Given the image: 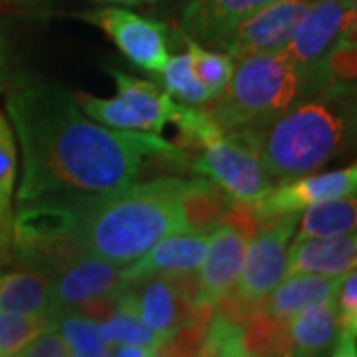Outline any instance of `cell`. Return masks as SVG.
Segmentation results:
<instances>
[{"instance_id": "obj_27", "label": "cell", "mask_w": 357, "mask_h": 357, "mask_svg": "<svg viewBox=\"0 0 357 357\" xmlns=\"http://www.w3.org/2000/svg\"><path fill=\"white\" fill-rule=\"evenodd\" d=\"M54 324V316H34L0 310V357H14Z\"/></svg>"}, {"instance_id": "obj_12", "label": "cell", "mask_w": 357, "mask_h": 357, "mask_svg": "<svg viewBox=\"0 0 357 357\" xmlns=\"http://www.w3.org/2000/svg\"><path fill=\"white\" fill-rule=\"evenodd\" d=\"M307 4L310 0H274L234 26L227 36L218 40L217 48L227 52L234 62L255 54L284 50Z\"/></svg>"}, {"instance_id": "obj_31", "label": "cell", "mask_w": 357, "mask_h": 357, "mask_svg": "<svg viewBox=\"0 0 357 357\" xmlns=\"http://www.w3.org/2000/svg\"><path fill=\"white\" fill-rule=\"evenodd\" d=\"M14 68H13V52H10V44L8 38L4 36V32L0 30V91L13 86Z\"/></svg>"}, {"instance_id": "obj_38", "label": "cell", "mask_w": 357, "mask_h": 357, "mask_svg": "<svg viewBox=\"0 0 357 357\" xmlns=\"http://www.w3.org/2000/svg\"><path fill=\"white\" fill-rule=\"evenodd\" d=\"M159 2H161V0H159ZM165 2H175V4H177V2H181V4H185L187 0H165Z\"/></svg>"}, {"instance_id": "obj_4", "label": "cell", "mask_w": 357, "mask_h": 357, "mask_svg": "<svg viewBox=\"0 0 357 357\" xmlns=\"http://www.w3.org/2000/svg\"><path fill=\"white\" fill-rule=\"evenodd\" d=\"M316 89V79L282 50L255 54L234 62L229 86L204 109L225 133L243 131L280 115Z\"/></svg>"}, {"instance_id": "obj_24", "label": "cell", "mask_w": 357, "mask_h": 357, "mask_svg": "<svg viewBox=\"0 0 357 357\" xmlns=\"http://www.w3.org/2000/svg\"><path fill=\"white\" fill-rule=\"evenodd\" d=\"M18 173V149L8 117L0 112V244L10 241L13 199Z\"/></svg>"}, {"instance_id": "obj_18", "label": "cell", "mask_w": 357, "mask_h": 357, "mask_svg": "<svg viewBox=\"0 0 357 357\" xmlns=\"http://www.w3.org/2000/svg\"><path fill=\"white\" fill-rule=\"evenodd\" d=\"M0 310L54 316V276L46 270L26 266L0 274Z\"/></svg>"}, {"instance_id": "obj_20", "label": "cell", "mask_w": 357, "mask_h": 357, "mask_svg": "<svg viewBox=\"0 0 357 357\" xmlns=\"http://www.w3.org/2000/svg\"><path fill=\"white\" fill-rule=\"evenodd\" d=\"M294 357H321L337 337V314L333 302L307 306L286 319Z\"/></svg>"}, {"instance_id": "obj_19", "label": "cell", "mask_w": 357, "mask_h": 357, "mask_svg": "<svg viewBox=\"0 0 357 357\" xmlns=\"http://www.w3.org/2000/svg\"><path fill=\"white\" fill-rule=\"evenodd\" d=\"M342 278H326L316 274H292L268 294L260 306L270 316L278 319H288L296 312L321 302H333L337 286Z\"/></svg>"}, {"instance_id": "obj_32", "label": "cell", "mask_w": 357, "mask_h": 357, "mask_svg": "<svg viewBox=\"0 0 357 357\" xmlns=\"http://www.w3.org/2000/svg\"><path fill=\"white\" fill-rule=\"evenodd\" d=\"M332 357H357L356 337L340 335V342H337V345H335Z\"/></svg>"}, {"instance_id": "obj_5", "label": "cell", "mask_w": 357, "mask_h": 357, "mask_svg": "<svg viewBox=\"0 0 357 357\" xmlns=\"http://www.w3.org/2000/svg\"><path fill=\"white\" fill-rule=\"evenodd\" d=\"M107 74L114 77L117 86L114 98H98L86 91L74 93L79 109L89 119L117 131H139L153 135H161L171 123L177 126L185 105L175 102L165 89L126 72L107 70Z\"/></svg>"}, {"instance_id": "obj_36", "label": "cell", "mask_w": 357, "mask_h": 357, "mask_svg": "<svg viewBox=\"0 0 357 357\" xmlns=\"http://www.w3.org/2000/svg\"><path fill=\"white\" fill-rule=\"evenodd\" d=\"M225 357H256L252 354H248L246 349H244V345H238V347H234V349H230L229 354Z\"/></svg>"}, {"instance_id": "obj_7", "label": "cell", "mask_w": 357, "mask_h": 357, "mask_svg": "<svg viewBox=\"0 0 357 357\" xmlns=\"http://www.w3.org/2000/svg\"><path fill=\"white\" fill-rule=\"evenodd\" d=\"M256 222L248 206L234 204L227 217L208 232V243L204 250L203 262L199 266V296L197 302L213 304L229 296L241 274L244 252Z\"/></svg>"}, {"instance_id": "obj_1", "label": "cell", "mask_w": 357, "mask_h": 357, "mask_svg": "<svg viewBox=\"0 0 357 357\" xmlns=\"http://www.w3.org/2000/svg\"><path fill=\"white\" fill-rule=\"evenodd\" d=\"M6 117L22 153L18 204L91 203L137 181L147 159L178 157L177 145L161 135L89 119L74 93L54 84H14Z\"/></svg>"}, {"instance_id": "obj_33", "label": "cell", "mask_w": 357, "mask_h": 357, "mask_svg": "<svg viewBox=\"0 0 357 357\" xmlns=\"http://www.w3.org/2000/svg\"><path fill=\"white\" fill-rule=\"evenodd\" d=\"M109 357H149V349L137 345H115L109 351Z\"/></svg>"}, {"instance_id": "obj_21", "label": "cell", "mask_w": 357, "mask_h": 357, "mask_svg": "<svg viewBox=\"0 0 357 357\" xmlns=\"http://www.w3.org/2000/svg\"><path fill=\"white\" fill-rule=\"evenodd\" d=\"M181 204L189 232H211L234 206L220 187L201 175L183 181Z\"/></svg>"}, {"instance_id": "obj_9", "label": "cell", "mask_w": 357, "mask_h": 357, "mask_svg": "<svg viewBox=\"0 0 357 357\" xmlns=\"http://www.w3.org/2000/svg\"><path fill=\"white\" fill-rule=\"evenodd\" d=\"M347 38H356V0H310L292 40L282 52L318 86L321 62Z\"/></svg>"}, {"instance_id": "obj_8", "label": "cell", "mask_w": 357, "mask_h": 357, "mask_svg": "<svg viewBox=\"0 0 357 357\" xmlns=\"http://www.w3.org/2000/svg\"><path fill=\"white\" fill-rule=\"evenodd\" d=\"M298 215H292L256 222L258 227L248 238L243 268L232 290L250 306H260L268 294L286 278L288 248L298 227Z\"/></svg>"}, {"instance_id": "obj_3", "label": "cell", "mask_w": 357, "mask_h": 357, "mask_svg": "<svg viewBox=\"0 0 357 357\" xmlns=\"http://www.w3.org/2000/svg\"><path fill=\"white\" fill-rule=\"evenodd\" d=\"M349 91L319 88L280 115L238 131L256 147L272 181L304 177L347 149L354 133Z\"/></svg>"}, {"instance_id": "obj_16", "label": "cell", "mask_w": 357, "mask_h": 357, "mask_svg": "<svg viewBox=\"0 0 357 357\" xmlns=\"http://www.w3.org/2000/svg\"><path fill=\"white\" fill-rule=\"evenodd\" d=\"M274 0H187L181 13L185 36L217 46L244 18Z\"/></svg>"}, {"instance_id": "obj_13", "label": "cell", "mask_w": 357, "mask_h": 357, "mask_svg": "<svg viewBox=\"0 0 357 357\" xmlns=\"http://www.w3.org/2000/svg\"><path fill=\"white\" fill-rule=\"evenodd\" d=\"M135 284H139L137 290H126L147 328L169 337L187 324L199 296V280L195 272L177 276H151Z\"/></svg>"}, {"instance_id": "obj_34", "label": "cell", "mask_w": 357, "mask_h": 357, "mask_svg": "<svg viewBox=\"0 0 357 357\" xmlns=\"http://www.w3.org/2000/svg\"><path fill=\"white\" fill-rule=\"evenodd\" d=\"M100 4H107V6H143V4H157L159 0H96Z\"/></svg>"}, {"instance_id": "obj_30", "label": "cell", "mask_w": 357, "mask_h": 357, "mask_svg": "<svg viewBox=\"0 0 357 357\" xmlns=\"http://www.w3.org/2000/svg\"><path fill=\"white\" fill-rule=\"evenodd\" d=\"M14 357H72V351L54 324L46 332L40 333L38 337H34Z\"/></svg>"}, {"instance_id": "obj_17", "label": "cell", "mask_w": 357, "mask_h": 357, "mask_svg": "<svg viewBox=\"0 0 357 357\" xmlns=\"http://www.w3.org/2000/svg\"><path fill=\"white\" fill-rule=\"evenodd\" d=\"M356 232L330 238H307L302 243L290 244L286 276L316 274L326 278H342L347 272L356 270Z\"/></svg>"}, {"instance_id": "obj_2", "label": "cell", "mask_w": 357, "mask_h": 357, "mask_svg": "<svg viewBox=\"0 0 357 357\" xmlns=\"http://www.w3.org/2000/svg\"><path fill=\"white\" fill-rule=\"evenodd\" d=\"M183 178L133 181L103 199L86 203L79 220L82 248L126 266L155 243L175 232H189L181 204Z\"/></svg>"}, {"instance_id": "obj_35", "label": "cell", "mask_w": 357, "mask_h": 357, "mask_svg": "<svg viewBox=\"0 0 357 357\" xmlns=\"http://www.w3.org/2000/svg\"><path fill=\"white\" fill-rule=\"evenodd\" d=\"M149 357H177V356H175V354L169 349V345L163 342V344L157 345L155 349H151V351H149Z\"/></svg>"}, {"instance_id": "obj_15", "label": "cell", "mask_w": 357, "mask_h": 357, "mask_svg": "<svg viewBox=\"0 0 357 357\" xmlns=\"http://www.w3.org/2000/svg\"><path fill=\"white\" fill-rule=\"evenodd\" d=\"M208 243V232H175L155 243L145 255L121 268L123 284L151 278V276H177L192 274L203 262Z\"/></svg>"}, {"instance_id": "obj_14", "label": "cell", "mask_w": 357, "mask_h": 357, "mask_svg": "<svg viewBox=\"0 0 357 357\" xmlns=\"http://www.w3.org/2000/svg\"><path fill=\"white\" fill-rule=\"evenodd\" d=\"M121 268L100 256L82 252L54 274V312L56 318L72 312L77 304L103 294L126 288Z\"/></svg>"}, {"instance_id": "obj_10", "label": "cell", "mask_w": 357, "mask_h": 357, "mask_svg": "<svg viewBox=\"0 0 357 357\" xmlns=\"http://www.w3.org/2000/svg\"><path fill=\"white\" fill-rule=\"evenodd\" d=\"M82 20L98 26L135 68L159 76L169 60V28L145 18L126 6H102L79 14Z\"/></svg>"}, {"instance_id": "obj_23", "label": "cell", "mask_w": 357, "mask_h": 357, "mask_svg": "<svg viewBox=\"0 0 357 357\" xmlns=\"http://www.w3.org/2000/svg\"><path fill=\"white\" fill-rule=\"evenodd\" d=\"M100 326H102L103 340L109 347L137 345V347L151 351L167 340L165 335L153 332L151 328H147L141 321L139 314L133 306V300H131V296L126 288L119 290V302H117V310H115L114 316L102 321Z\"/></svg>"}, {"instance_id": "obj_29", "label": "cell", "mask_w": 357, "mask_h": 357, "mask_svg": "<svg viewBox=\"0 0 357 357\" xmlns=\"http://www.w3.org/2000/svg\"><path fill=\"white\" fill-rule=\"evenodd\" d=\"M333 306L337 314L340 335L356 337L357 333V274L356 270L347 272L340 282L333 298Z\"/></svg>"}, {"instance_id": "obj_22", "label": "cell", "mask_w": 357, "mask_h": 357, "mask_svg": "<svg viewBox=\"0 0 357 357\" xmlns=\"http://www.w3.org/2000/svg\"><path fill=\"white\" fill-rule=\"evenodd\" d=\"M304 215L298 218L292 243H302L307 238H330L356 232L357 203L356 195L330 199L307 206Z\"/></svg>"}, {"instance_id": "obj_6", "label": "cell", "mask_w": 357, "mask_h": 357, "mask_svg": "<svg viewBox=\"0 0 357 357\" xmlns=\"http://www.w3.org/2000/svg\"><path fill=\"white\" fill-rule=\"evenodd\" d=\"M192 171L213 181L234 204L250 206L270 189L272 178L262 165L256 147L238 131L222 133L204 145Z\"/></svg>"}, {"instance_id": "obj_25", "label": "cell", "mask_w": 357, "mask_h": 357, "mask_svg": "<svg viewBox=\"0 0 357 357\" xmlns=\"http://www.w3.org/2000/svg\"><path fill=\"white\" fill-rule=\"evenodd\" d=\"M159 77L163 82L167 93L173 100H178V103H183V105L203 107L206 103L213 102L211 91L199 82V77L195 76L189 52L169 56L163 70L159 72Z\"/></svg>"}, {"instance_id": "obj_26", "label": "cell", "mask_w": 357, "mask_h": 357, "mask_svg": "<svg viewBox=\"0 0 357 357\" xmlns=\"http://www.w3.org/2000/svg\"><path fill=\"white\" fill-rule=\"evenodd\" d=\"M185 44L191 56L195 76L199 77V82L211 91L215 100L218 93H222V89L229 86L232 72H234V60L227 52L211 50L189 36H185Z\"/></svg>"}, {"instance_id": "obj_28", "label": "cell", "mask_w": 357, "mask_h": 357, "mask_svg": "<svg viewBox=\"0 0 357 357\" xmlns=\"http://www.w3.org/2000/svg\"><path fill=\"white\" fill-rule=\"evenodd\" d=\"M56 328L66 340L72 357H109L112 347L105 344L98 321L77 314H64L56 318Z\"/></svg>"}, {"instance_id": "obj_11", "label": "cell", "mask_w": 357, "mask_h": 357, "mask_svg": "<svg viewBox=\"0 0 357 357\" xmlns=\"http://www.w3.org/2000/svg\"><path fill=\"white\" fill-rule=\"evenodd\" d=\"M357 189V165L344 167L337 171L326 173H310L304 177L282 181L278 187H272L270 191L248 206L255 222H266L282 217L302 215L312 204L349 197L356 195Z\"/></svg>"}, {"instance_id": "obj_37", "label": "cell", "mask_w": 357, "mask_h": 357, "mask_svg": "<svg viewBox=\"0 0 357 357\" xmlns=\"http://www.w3.org/2000/svg\"><path fill=\"white\" fill-rule=\"evenodd\" d=\"M14 2H18V0H0V8L2 6H8V4H14Z\"/></svg>"}]
</instances>
